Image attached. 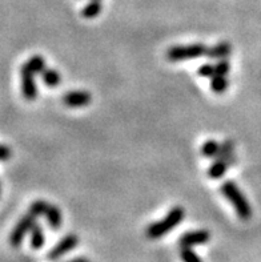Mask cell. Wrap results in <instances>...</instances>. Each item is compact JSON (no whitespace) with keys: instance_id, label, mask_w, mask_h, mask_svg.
<instances>
[{"instance_id":"cell-20","label":"cell","mask_w":261,"mask_h":262,"mask_svg":"<svg viewBox=\"0 0 261 262\" xmlns=\"http://www.w3.org/2000/svg\"><path fill=\"white\" fill-rule=\"evenodd\" d=\"M48 208H50V204L47 203V201H44V200H37V201L31 204L30 212L33 213L36 217L46 216Z\"/></svg>"},{"instance_id":"cell-14","label":"cell","mask_w":261,"mask_h":262,"mask_svg":"<svg viewBox=\"0 0 261 262\" xmlns=\"http://www.w3.org/2000/svg\"><path fill=\"white\" fill-rule=\"evenodd\" d=\"M229 164L224 160H217L211 166L208 168V176L213 180H217V179H222L223 176L225 174L227 169L229 168Z\"/></svg>"},{"instance_id":"cell-18","label":"cell","mask_w":261,"mask_h":262,"mask_svg":"<svg viewBox=\"0 0 261 262\" xmlns=\"http://www.w3.org/2000/svg\"><path fill=\"white\" fill-rule=\"evenodd\" d=\"M42 77H43V81L47 86L50 88H56L60 84V75L57 71L55 70H47L42 73Z\"/></svg>"},{"instance_id":"cell-7","label":"cell","mask_w":261,"mask_h":262,"mask_svg":"<svg viewBox=\"0 0 261 262\" xmlns=\"http://www.w3.org/2000/svg\"><path fill=\"white\" fill-rule=\"evenodd\" d=\"M22 92H23L24 99L28 101H33L37 97V86L35 81V75L28 72L27 70L22 68Z\"/></svg>"},{"instance_id":"cell-12","label":"cell","mask_w":261,"mask_h":262,"mask_svg":"<svg viewBox=\"0 0 261 262\" xmlns=\"http://www.w3.org/2000/svg\"><path fill=\"white\" fill-rule=\"evenodd\" d=\"M46 219L48 226H50L52 230H59L62 223H63V216H62V212L57 208L56 205H50L48 210L46 213Z\"/></svg>"},{"instance_id":"cell-4","label":"cell","mask_w":261,"mask_h":262,"mask_svg":"<svg viewBox=\"0 0 261 262\" xmlns=\"http://www.w3.org/2000/svg\"><path fill=\"white\" fill-rule=\"evenodd\" d=\"M36 219L37 217L31 213L28 210L26 216H23L20 219L19 223L16 224V226L13 228V230L11 232V236H10V244L13 246V248H17L20 246V244L23 243L24 237L27 236V233L31 232L32 229V226L36 224Z\"/></svg>"},{"instance_id":"cell-9","label":"cell","mask_w":261,"mask_h":262,"mask_svg":"<svg viewBox=\"0 0 261 262\" xmlns=\"http://www.w3.org/2000/svg\"><path fill=\"white\" fill-rule=\"evenodd\" d=\"M232 47L228 41H220L212 48H208L207 55L205 56L213 60H220V59H227L231 55Z\"/></svg>"},{"instance_id":"cell-15","label":"cell","mask_w":261,"mask_h":262,"mask_svg":"<svg viewBox=\"0 0 261 262\" xmlns=\"http://www.w3.org/2000/svg\"><path fill=\"white\" fill-rule=\"evenodd\" d=\"M102 3L100 0H91L88 4L83 8L82 11V16L86 17V19H93V17L99 16L100 12H102Z\"/></svg>"},{"instance_id":"cell-16","label":"cell","mask_w":261,"mask_h":262,"mask_svg":"<svg viewBox=\"0 0 261 262\" xmlns=\"http://www.w3.org/2000/svg\"><path fill=\"white\" fill-rule=\"evenodd\" d=\"M229 81L225 76L222 75H215L211 77V90L215 93H224L228 90Z\"/></svg>"},{"instance_id":"cell-6","label":"cell","mask_w":261,"mask_h":262,"mask_svg":"<svg viewBox=\"0 0 261 262\" xmlns=\"http://www.w3.org/2000/svg\"><path fill=\"white\" fill-rule=\"evenodd\" d=\"M211 239V233L205 229L200 230H192V232L184 233L180 239H178V244L183 246H196V245H203V244H207Z\"/></svg>"},{"instance_id":"cell-17","label":"cell","mask_w":261,"mask_h":262,"mask_svg":"<svg viewBox=\"0 0 261 262\" xmlns=\"http://www.w3.org/2000/svg\"><path fill=\"white\" fill-rule=\"evenodd\" d=\"M218 150H220V144L215 141V140L205 141L202 148L203 156L207 157V159H216L218 155Z\"/></svg>"},{"instance_id":"cell-23","label":"cell","mask_w":261,"mask_h":262,"mask_svg":"<svg viewBox=\"0 0 261 262\" xmlns=\"http://www.w3.org/2000/svg\"><path fill=\"white\" fill-rule=\"evenodd\" d=\"M12 156V150L4 144H0V161H7Z\"/></svg>"},{"instance_id":"cell-24","label":"cell","mask_w":261,"mask_h":262,"mask_svg":"<svg viewBox=\"0 0 261 262\" xmlns=\"http://www.w3.org/2000/svg\"><path fill=\"white\" fill-rule=\"evenodd\" d=\"M68 262H91L88 258H84V257H82V258H75V259H71V261Z\"/></svg>"},{"instance_id":"cell-5","label":"cell","mask_w":261,"mask_h":262,"mask_svg":"<svg viewBox=\"0 0 261 262\" xmlns=\"http://www.w3.org/2000/svg\"><path fill=\"white\" fill-rule=\"evenodd\" d=\"M79 244V237L76 234H67L64 238H62L56 245L53 246L52 249L48 252V259L50 261H56V259L62 258L64 254H67L68 252L73 250Z\"/></svg>"},{"instance_id":"cell-19","label":"cell","mask_w":261,"mask_h":262,"mask_svg":"<svg viewBox=\"0 0 261 262\" xmlns=\"http://www.w3.org/2000/svg\"><path fill=\"white\" fill-rule=\"evenodd\" d=\"M180 258L183 259V262H203L197 253L189 246H183L180 250Z\"/></svg>"},{"instance_id":"cell-10","label":"cell","mask_w":261,"mask_h":262,"mask_svg":"<svg viewBox=\"0 0 261 262\" xmlns=\"http://www.w3.org/2000/svg\"><path fill=\"white\" fill-rule=\"evenodd\" d=\"M216 159L224 160L229 165H235V143L229 139L223 141V144H220V150H218V155Z\"/></svg>"},{"instance_id":"cell-1","label":"cell","mask_w":261,"mask_h":262,"mask_svg":"<svg viewBox=\"0 0 261 262\" xmlns=\"http://www.w3.org/2000/svg\"><path fill=\"white\" fill-rule=\"evenodd\" d=\"M185 212L182 206H175L168 212L162 221L153 223L146 229V236L151 239H157L164 237L168 232L173 230L184 220Z\"/></svg>"},{"instance_id":"cell-22","label":"cell","mask_w":261,"mask_h":262,"mask_svg":"<svg viewBox=\"0 0 261 262\" xmlns=\"http://www.w3.org/2000/svg\"><path fill=\"white\" fill-rule=\"evenodd\" d=\"M198 75L203 77H209V79L212 76H215V64L207 63L204 66H202L198 68Z\"/></svg>"},{"instance_id":"cell-13","label":"cell","mask_w":261,"mask_h":262,"mask_svg":"<svg viewBox=\"0 0 261 262\" xmlns=\"http://www.w3.org/2000/svg\"><path fill=\"white\" fill-rule=\"evenodd\" d=\"M22 68L27 70L28 72L37 75V73H43L46 71V60L42 56H32Z\"/></svg>"},{"instance_id":"cell-25","label":"cell","mask_w":261,"mask_h":262,"mask_svg":"<svg viewBox=\"0 0 261 262\" xmlns=\"http://www.w3.org/2000/svg\"><path fill=\"white\" fill-rule=\"evenodd\" d=\"M0 192H2V186H0Z\"/></svg>"},{"instance_id":"cell-11","label":"cell","mask_w":261,"mask_h":262,"mask_svg":"<svg viewBox=\"0 0 261 262\" xmlns=\"http://www.w3.org/2000/svg\"><path fill=\"white\" fill-rule=\"evenodd\" d=\"M31 248L35 250L42 249L46 244V234H44L43 226L39 224H35L31 229V238H30Z\"/></svg>"},{"instance_id":"cell-21","label":"cell","mask_w":261,"mask_h":262,"mask_svg":"<svg viewBox=\"0 0 261 262\" xmlns=\"http://www.w3.org/2000/svg\"><path fill=\"white\" fill-rule=\"evenodd\" d=\"M231 70V64L227 59L217 60V63L215 64V75H222V76H227Z\"/></svg>"},{"instance_id":"cell-8","label":"cell","mask_w":261,"mask_h":262,"mask_svg":"<svg viewBox=\"0 0 261 262\" xmlns=\"http://www.w3.org/2000/svg\"><path fill=\"white\" fill-rule=\"evenodd\" d=\"M91 100H92V96L87 91H72V92H68L64 95L63 103L67 106L76 108V106L88 105L91 103Z\"/></svg>"},{"instance_id":"cell-3","label":"cell","mask_w":261,"mask_h":262,"mask_svg":"<svg viewBox=\"0 0 261 262\" xmlns=\"http://www.w3.org/2000/svg\"><path fill=\"white\" fill-rule=\"evenodd\" d=\"M208 48L203 43L191 44V46H175L167 51V59L169 61H183V60H193L207 55Z\"/></svg>"},{"instance_id":"cell-2","label":"cell","mask_w":261,"mask_h":262,"mask_svg":"<svg viewBox=\"0 0 261 262\" xmlns=\"http://www.w3.org/2000/svg\"><path fill=\"white\" fill-rule=\"evenodd\" d=\"M222 193L235 208L237 216L244 221H248L252 217V208L247 197L243 194L237 185L233 181H225L222 185Z\"/></svg>"}]
</instances>
